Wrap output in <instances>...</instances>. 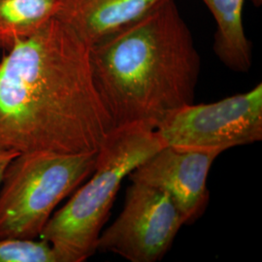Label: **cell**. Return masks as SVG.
I'll use <instances>...</instances> for the list:
<instances>
[{
	"mask_svg": "<svg viewBox=\"0 0 262 262\" xmlns=\"http://www.w3.org/2000/svg\"><path fill=\"white\" fill-rule=\"evenodd\" d=\"M156 131L164 146L215 150L262 140V84L216 102L187 104L169 114Z\"/></svg>",
	"mask_w": 262,
	"mask_h": 262,
	"instance_id": "cell-5",
	"label": "cell"
},
{
	"mask_svg": "<svg viewBox=\"0 0 262 262\" xmlns=\"http://www.w3.org/2000/svg\"><path fill=\"white\" fill-rule=\"evenodd\" d=\"M90 59L114 128L156 129L194 101L200 56L175 0L90 48Z\"/></svg>",
	"mask_w": 262,
	"mask_h": 262,
	"instance_id": "cell-2",
	"label": "cell"
},
{
	"mask_svg": "<svg viewBox=\"0 0 262 262\" xmlns=\"http://www.w3.org/2000/svg\"><path fill=\"white\" fill-rule=\"evenodd\" d=\"M98 151L19 154L11 161L0 190V239H35L56 208L95 168Z\"/></svg>",
	"mask_w": 262,
	"mask_h": 262,
	"instance_id": "cell-4",
	"label": "cell"
},
{
	"mask_svg": "<svg viewBox=\"0 0 262 262\" xmlns=\"http://www.w3.org/2000/svg\"><path fill=\"white\" fill-rule=\"evenodd\" d=\"M113 128L94 84L90 47L59 19L0 60V148L94 152Z\"/></svg>",
	"mask_w": 262,
	"mask_h": 262,
	"instance_id": "cell-1",
	"label": "cell"
},
{
	"mask_svg": "<svg viewBox=\"0 0 262 262\" xmlns=\"http://www.w3.org/2000/svg\"><path fill=\"white\" fill-rule=\"evenodd\" d=\"M19 155V152L18 151L0 148V184L2 182L4 173L11 163V161Z\"/></svg>",
	"mask_w": 262,
	"mask_h": 262,
	"instance_id": "cell-12",
	"label": "cell"
},
{
	"mask_svg": "<svg viewBox=\"0 0 262 262\" xmlns=\"http://www.w3.org/2000/svg\"><path fill=\"white\" fill-rule=\"evenodd\" d=\"M164 147L156 129L142 124L113 128L98 150L91 179L51 216L40 239L51 244L64 262H82L96 252L122 181Z\"/></svg>",
	"mask_w": 262,
	"mask_h": 262,
	"instance_id": "cell-3",
	"label": "cell"
},
{
	"mask_svg": "<svg viewBox=\"0 0 262 262\" xmlns=\"http://www.w3.org/2000/svg\"><path fill=\"white\" fill-rule=\"evenodd\" d=\"M201 1L215 19V55L232 71L248 72L253 64V49L244 28L245 0Z\"/></svg>",
	"mask_w": 262,
	"mask_h": 262,
	"instance_id": "cell-9",
	"label": "cell"
},
{
	"mask_svg": "<svg viewBox=\"0 0 262 262\" xmlns=\"http://www.w3.org/2000/svg\"><path fill=\"white\" fill-rule=\"evenodd\" d=\"M62 0H0V49H9L56 19Z\"/></svg>",
	"mask_w": 262,
	"mask_h": 262,
	"instance_id": "cell-10",
	"label": "cell"
},
{
	"mask_svg": "<svg viewBox=\"0 0 262 262\" xmlns=\"http://www.w3.org/2000/svg\"><path fill=\"white\" fill-rule=\"evenodd\" d=\"M220 155L215 150L164 146L134 169L128 178L166 193L185 225H190L205 212L209 201L207 179Z\"/></svg>",
	"mask_w": 262,
	"mask_h": 262,
	"instance_id": "cell-7",
	"label": "cell"
},
{
	"mask_svg": "<svg viewBox=\"0 0 262 262\" xmlns=\"http://www.w3.org/2000/svg\"><path fill=\"white\" fill-rule=\"evenodd\" d=\"M169 0H62L56 19L89 47L142 19Z\"/></svg>",
	"mask_w": 262,
	"mask_h": 262,
	"instance_id": "cell-8",
	"label": "cell"
},
{
	"mask_svg": "<svg viewBox=\"0 0 262 262\" xmlns=\"http://www.w3.org/2000/svg\"><path fill=\"white\" fill-rule=\"evenodd\" d=\"M184 220L161 190L131 182L121 214L97 241L96 251L130 262H157L171 248Z\"/></svg>",
	"mask_w": 262,
	"mask_h": 262,
	"instance_id": "cell-6",
	"label": "cell"
},
{
	"mask_svg": "<svg viewBox=\"0 0 262 262\" xmlns=\"http://www.w3.org/2000/svg\"><path fill=\"white\" fill-rule=\"evenodd\" d=\"M0 262H64L62 255L40 239H0Z\"/></svg>",
	"mask_w": 262,
	"mask_h": 262,
	"instance_id": "cell-11",
	"label": "cell"
},
{
	"mask_svg": "<svg viewBox=\"0 0 262 262\" xmlns=\"http://www.w3.org/2000/svg\"><path fill=\"white\" fill-rule=\"evenodd\" d=\"M253 3L256 5V6H259L260 5V3H261L262 0H252Z\"/></svg>",
	"mask_w": 262,
	"mask_h": 262,
	"instance_id": "cell-13",
	"label": "cell"
}]
</instances>
